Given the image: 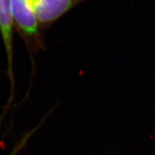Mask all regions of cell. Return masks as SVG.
Masks as SVG:
<instances>
[{
	"mask_svg": "<svg viewBox=\"0 0 155 155\" xmlns=\"http://www.w3.org/2000/svg\"><path fill=\"white\" fill-rule=\"evenodd\" d=\"M14 19L12 17L10 0H0V33L2 36L8 63V73L11 83L12 97L14 95V80L13 73V28Z\"/></svg>",
	"mask_w": 155,
	"mask_h": 155,
	"instance_id": "cell-3",
	"label": "cell"
},
{
	"mask_svg": "<svg viewBox=\"0 0 155 155\" xmlns=\"http://www.w3.org/2000/svg\"><path fill=\"white\" fill-rule=\"evenodd\" d=\"M12 17L24 36L35 39L39 34V25L32 0H10Z\"/></svg>",
	"mask_w": 155,
	"mask_h": 155,
	"instance_id": "cell-1",
	"label": "cell"
},
{
	"mask_svg": "<svg viewBox=\"0 0 155 155\" xmlns=\"http://www.w3.org/2000/svg\"><path fill=\"white\" fill-rule=\"evenodd\" d=\"M81 0H32L38 22L43 25L54 23Z\"/></svg>",
	"mask_w": 155,
	"mask_h": 155,
	"instance_id": "cell-2",
	"label": "cell"
}]
</instances>
